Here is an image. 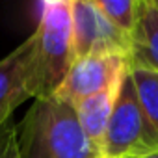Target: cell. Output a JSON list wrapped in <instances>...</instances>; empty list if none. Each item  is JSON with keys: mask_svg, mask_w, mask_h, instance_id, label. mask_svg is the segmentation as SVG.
I'll use <instances>...</instances> for the list:
<instances>
[{"mask_svg": "<svg viewBox=\"0 0 158 158\" xmlns=\"http://www.w3.org/2000/svg\"><path fill=\"white\" fill-rule=\"evenodd\" d=\"M34 35V61L30 88L34 99L56 93L74 61L69 2L43 6Z\"/></svg>", "mask_w": 158, "mask_h": 158, "instance_id": "cell-2", "label": "cell"}, {"mask_svg": "<svg viewBox=\"0 0 158 158\" xmlns=\"http://www.w3.org/2000/svg\"><path fill=\"white\" fill-rule=\"evenodd\" d=\"M0 158H21L17 147V132L11 121L0 127Z\"/></svg>", "mask_w": 158, "mask_h": 158, "instance_id": "cell-11", "label": "cell"}, {"mask_svg": "<svg viewBox=\"0 0 158 158\" xmlns=\"http://www.w3.org/2000/svg\"><path fill=\"white\" fill-rule=\"evenodd\" d=\"M119 86L121 82L114 88H108L74 104V110H76L84 134L101 152L104 147V136H106V128L110 123V115H112V108H114V101L119 91Z\"/></svg>", "mask_w": 158, "mask_h": 158, "instance_id": "cell-8", "label": "cell"}, {"mask_svg": "<svg viewBox=\"0 0 158 158\" xmlns=\"http://www.w3.org/2000/svg\"><path fill=\"white\" fill-rule=\"evenodd\" d=\"M128 73L136 88L139 106L147 121L158 134V73L151 69L130 67V65H128Z\"/></svg>", "mask_w": 158, "mask_h": 158, "instance_id": "cell-9", "label": "cell"}, {"mask_svg": "<svg viewBox=\"0 0 158 158\" xmlns=\"http://www.w3.org/2000/svg\"><path fill=\"white\" fill-rule=\"evenodd\" d=\"M34 61V35L24 39L15 50L0 60V127L11 114L32 97L30 78Z\"/></svg>", "mask_w": 158, "mask_h": 158, "instance_id": "cell-6", "label": "cell"}, {"mask_svg": "<svg viewBox=\"0 0 158 158\" xmlns=\"http://www.w3.org/2000/svg\"><path fill=\"white\" fill-rule=\"evenodd\" d=\"M128 158H158V151L151 152V154H143V156H128Z\"/></svg>", "mask_w": 158, "mask_h": 158, "instance_id": "cell-13", "label": "cell"}, {"mask_svg": "<svg viewBox=\"0 0 158 158\" xmlns=\"http://www.w3.org/2000/svg\"><path fill=\"white\" fill-rule=\"evenodd\" d=\"M65 2H71V0H41L43 6H56V4H65Z\"/></svg>", "mask_w": 158, "mask_h": 158, "instance_id": "cell-12", "label": "cell"}, {"mask_svg": "<svg viewBox=\"0 0 158 158\" xmlns=\"http://www.w3.org/2000/svg\"><path fill=\"white\" fill-rule=\"evenodd\" d=\"M69 8L74 60L93 54H119L128 58L130 35L117 28L93 2L71 0Z\"/></svg>", "mask_w": 158, "mask_h": 158, "instance_id": "cell-4", "label": "cell"}, {"mask_svg": "<svg viewBox=\"0 0 158 158\" xmlns=\"http://www.w3.org/2000/svg\"><path fill=\"white\" fill-rule=\"evenodd\" d=\"M128 65L158 73V8L151 0H141L138 8L130 34Z\"/></svg>", "mask_w": 158, "mask_h": 158, "instance_id": "cell-7", "label": "cell"}, {"mask_svg": "<svg viewBox=\"0 0 158 158\" xmlns=\"http://www.w3.org/2000/svg\"><path fill=\"white\" fill-rule=\"evenodd\" d=\"M15 132L21 158H102L84 134L74 106L56 95L34 99Z\"/></svg>", "mask_w": 158, "mask_h": 158, "instance_id": "cell-1", "label": "cell"}, {"mask_svg": "<svg viewBox=\"0 0 158 158\" xmlns=\"http://www.w3.org/2000/svg\"><path fill=\"white\" fill-rule=\"evenodd\" d=\"M89 2H93L125 34H132L141 0H89Z\"/></svg>", "mask_w": 158, "mask_h": 158, "instance_id": "cell-10", "label": "cell"}, {"mask_svg": "<svg viewBox=\"0 0 158 158\" xmlns=\"http://www.w3.org/2000/svg\"><path fill=\"white\" fill-rule=\"evenodd\" d=\"M151 2H152V4H154L156 8H158V0H151Z\"/></svg>", "mask_w": 158, "mask_h": 158, "instance_id": "cell-14", "label": "cell"}, {"mask_svg": "<svg viewBox=\"0 0 158 158\" xmlns=\"http://www.w3.org/2000/svg\"><path fill=\"white\" fill-rule=\"evenodd\" d=\"M128 71V58L119 54H93L73 61L56 97L74 106L80 101L117 86Z\"/></svg>", "mask_w": 158, "mask_h": 158, "instance_id": "cell-5", "label": "cell"}, {"mask_svg": "<svg viewBox=\"0 0 158 158\" xmlns=\"http://www.w3.org/2000/svg\"><path fill=\"white\" fill-rule=\"evenodd\" d=\"M158 151V134L147 121L130 73L123 76L104 136L102 158L143 156Z\"/></svg>", "mask_w": 158, "mask_h": 158, "instance_id": "cell-3", "label": "cell"}]
</instances>
